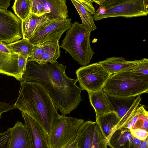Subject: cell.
Segmentation results:
<instances>
[{
    "mask_svg": "<svg viewBox=\"0 0 148 148\" xmlns=\"http://www.w3.org/2000/svg\"><path fill=\"white\" fill-rule=\"evenodd\" d=\"M14 109V104H10L4 102L0 101V119L2 117V114L4 112L10 111Z\"/></svg>",
    "mask_w": 148,
    "mask_h": 148,
    "instance_id": "30",
    "label": "cell"
},
{
    "mask_svg": "<svg viewBox=\"0 0 148 148\" xmlns=\"http://www.w3.org/2000/svg\"><path fill=\"white\" fill-rule=\"evenodd\" d=\"M50 21L44 14L38 16L30 14L22 21L23 38L28 40Z\"/></svg>",
    "mask_w": 148,
    "mask_h": 148,
    "instance_id": "17",
    "label": "cell"
},
{
    "mask_svg": "<svg viewBox=\"0 0 148 148\" xmlns=\"http://www.w3.org/2000/svg\"><path fill=\"white\" fill-rule=\"evenodd\" d=\"M133 71L141 75L148 76V59L144 58L131 69Z\"/></svg>",
    "mask_w": 148,
    "mask_h": 148,
    "instance_id": "26",
    "label": "cell"
},
{
    "mask_svg": "<svg viewBox=\"0 0 148 148\" xmlns=\"http://www.w3.org/2000/svg\"><path fill=\"white\" fill-rule=\"evenodd\" d=\"M107 95L114 111L117 114L120 119L129 111L136 99V96L121 97Z\"/></svg>",
    "mask_w": 148,
    "mask_h": 148,
    "instance_id": "21",
    "label": "cell"
},
{
    "mask_svg": "<svg viewBox=\"0 0 148 148\" xmlns=\"http://www.w3.org/2000/svg\"><path fill=\"white\" fill-rule=\"evenodd\" d=\"M75 137L71 138L68 143L61 148H79L75 140Z\"/></svg>",
    "mask_w": 148,
    "mask_h": 148,
    "instance_id": "32",
    "label": "cell"
},
{
    "mask_svg": "<svg viewBox=\"0 0 148 148\" xmlns=\"http://www.w3.org/2000/svg\"><path fill=\"white\" fill-rule=\"evenodd\" d=\"M71 19L51 21L40 29L29 39L33 45L59 41L62 35L72 25Z\"/></svg>",
    "mask_w": 148,
    "mask_h": 148,
    "instance_id": "10",
    "label": "cell"
},
{
    "mask_svg": "<svg viewBox=\"0 0 148 148\" xmlns=\"http://www.w3.org/2000/svg\"><path fill=\"white\" fill-rule=\"evenodd\" d=\"M10 137L8 148H31L25 124L18 121L8 129Z\"/></svg>",
    "mask_w": 148,
    "mask_h": 148,
    "instance_id": "16",
    "label": "cell"
},
{
    "mask_svg": "<svg viewBox=\"0 0 148 148\" xmlns=\"http://www.w3.org/2000/svg\"><path fill=\"white\" fill-rule=\"evenodd\" d=\"M119 120L114 111L96 116V121L108 141Z\"/></svg>",
    "mask_w": 148,
    "mask_h": 148,
    "instance_id": "20",
    "label": "cell"
},
{
    "mask_svg": "<svg viewBox=\"0 0 148 148\" xmlns=\"http://www.w3.org/2000/svg\"><path fill=\"white\" fill-rule=\"evenodd\" d=\"M3 43L2 42H1L0 40V43Z\"/></svg>",
    "mask_w": 148,
    "mask_h": 148,
    "instance_id": "35",
    "label": "cell"
},
{
    "mask_svg": "<svg viewBox=\"0 0 148 148\" xmlns=\"http://www.w3.org/2000/svg\"><path fill=\"white\" fill-rule=\"evenodd\" d=\"M84 119L67 117L62 114L56 118L52 126L48 138L50 148H61L76 136Z\"/></svg>",
    "mask_w": 148,
    "mask_h": 148,
    "instance_id": "6",
    "label": "cell"
},
{
    "mask_svg": "<svg viewBox=\"0 0 148 148\" xmlns=\"http://www.w3.org/2000/svg\"><path fill=\"white\" fill-rule=\"evenodd\" d=\"M75 73L81 87L88 92L102 89L112 75L97 62L82 66L76 71Z\"/></svg>",
    "mask_w": 148,
    "mask_h": 148,
    "instance_id": "7",
    "label": "cell"
},
{
    "mask_svg": "<svg viewBox=\"0 0 148 148\" xmlns=\"http://www.w3.org/2000/svg\"><path fill=\"white\" fill-rule=\"evenodd\" d=\"M71 1L78 12L82 20V24L91 32L97 28L92 14L84 6L79 0Z\"/></svg>",
    "mask_w": 148,
    "mask_h": 148,
    "instance_id": "23",
    "label": "cell"
},
{
    "mask_svg": "<svg viewBox=\"0 0 148 148\" xmlns=\"http://www.w3.org/2000/svg\"><path fill=\"white\" fill-rule=\"evenodd\" d=\"M30 14L41 16L48 13L42 0H29Z\"/></svg>",
    "mask_w": 148,
    "mask_h": 148,
    "instance_id": "25",
    "label": "cell"
},
{
    "mask_svg": "<svg viewBox=\"0 0 148 148\" xmlns=\"http://www.w3.org/2000/svg\"><path fill=\"white\" fill-rule=\"evenodd\" d=\"M6 45L13 53L28 58L32 55L34 46L28 40L23 38Z\"/></svg>",
    "mask_w": 148,
    "mask_h": 148,
    "instance_id": "22",
    "label": "cell"
},
{
    "mask_svg": "<svg viewBox=\"0 0 148 148\" xmlns=\"http://www.w3.org/2000/svg\"><path fill=\"white\" fill-rule=\"evenodd\" d=\"M6 44L0 43V74L14 77L21 82L23 74L18 65V55L13 53Z\"/></svg>",
    "mask_w": 148,
    "mask_h": 148,
    "instance_id": "13",
    "label": "cell"
},
{
    "mask_svg": "<svg viewBox=\"0 0 148 148\" xmlns=\"http://www.w3.org/2000/svg\"><path fill=\"white\" fill-rule=\"evenodd\" d=\"M130 131L133 136L142 141H144L148 138V131L145 130L137 129Z\"/></svg>",
    "mask_w": 148,
    "mask_h": 148,
    "instance_id": "27",
    "label": "cell"
},
{
    "mask_svg": "<svg viewBox=\"0 0 148 148\" xmlns=\"http://www.w3.org/2000/svg\"><path fill=\"white\" fill-rule=\"evenodd\" d=\"M28 134L31 148H50L48 136L40 125L27 114L21 112Z\"/></svg>",
    "mask_w": 148,
    "mask_h": 148,
    "instance_id": "12",
    "label": "cell"
},
{
    "mask_svg": "<svg viewBox=\"0 0 148 148\" xmlns=\"http://www.w3.org/2000/svg\"><path fill=\"white\" fill-rule=\"evenodd\" d=\"M102 90L111 96H137L148 92V76L135 73L132 70L111 75Z\"/></svg>",
    "mask_w": 148,
    "mask_h": 148,
    "instance_id": "3",
    "label": "cell"
},
{
    "mask_svg": "<svg viewBox=\"0 0 148 148\" xmlns=\"http://www.w3.org/2000/svg\"><path fill=\"white\" fill-rule=\"evenodd\" d=\"M22 21L11 11L0 9V40L7 44L22 38Z\"/></svg>",
    "mask_w": 148,
    "mask_h": 148,
    "instance_id": "9",
    "label": "cell"
},
{
    "mask_svg": "<svg viewBox=\"0 0 148 148\" xmlns=\"http://www.w3.org/2000/svg\"><path fill=\"white\" fill-rule=\"evenodd\" d=\"M139 148H148V138L143 141Z\"/></svg>",
    "mask_w": 148,
    "mask_h": 148,
    "instance_id": "34",
    "label": "cell"
},
{
    "mask_svg": "<svg viewBox=\"0 0 148 148\" xmlns=\"http://www.w3.org/2000/svg\"><path fill=\"white\" fill-rule=\"evenodd\" d=\"M88 93L90 102L95 111L96 116L114 111L107 95L102 89Z\"/></svg>",
    "mask_w": 148,
    "mask_h": 148,
    "instance_id": "19",
    "label": "cell"
},
{
    "mask_svg": "<svg viewBox=\"0 0 148 148\" xmlns=\"http://www.w3.org/2000/svg\"><path fill=\"white\" fill-rule=\"evenodd\" d=\"M91 32L82 24L75 21L67 30L60 46L83 66L90 64L95 53L90 43Z\"/></svg>",
    "mask_w": 148,
    "mask_h": 148,
    "instance_id": "4",
    "label": "cell"
},
{
    "mask_svg": "<svg viewBox=\"0 0 148 148\" xmlns=\"http://www.w3.org/2000/svg\"><path fill=\"white\" fill-rule=\"evenodd\" d=\"M10 137V133L8 129L0 133V148H8Z\"/></svg>",
    "mask_w": 148,
    "mask_h": 148,
    "instance_id": "28",
    "label": "cell"
},
{
    "mask_svg": "<svg viewBox=\"0 0 148 148\" xmlns=\"http://www.w3.org/2000/svg\"><path fill=\"white\" fill-rule=\"evenodd\" d=\"M15 108L36 121L49 136L55 120L59 115L51 97L41 85L35 82L21 83Z\"/></svg>",
    "mask_w": 148,
    "mask_h": 148,
    "instance_id": "2",
    "label": "cell"
},
{
    "mask_svg": "<svg viewBox=\"0 0 148 148\" xmlns=\"http://www.w3.org/2000/svg\"><path fill=\"white\" fill-rule=\"evenodd\" d=\"M0 133H1V132H0Z\"/></svg>",
    "mask_w": 148,
    "mask_h": 148,
    "instance_id": "36",
    "label": "cell"
},
{
    "mask_svg": "<svg viewBox=\"0 0 148 148\" xmlns=\"http://www.w3.org/2000/svg\"><path fill=\"white\" fill-rule=\"evenodd\" d=\"M79 1L92 15H93L95 13V9L93 5V0H79Z\"/></svg>",
    "mask_w": 148,
    "mask_h": 148,
    "instance_id": "31",
    "label": "cell"
},
{
    "mask_svg": "<svg viewBox=\"0 0 148 148\" xmlns=\"http://www.w3.org/2000/svg\"><path fill=\"white\" fill-rule=\"evenodd\" d=\"M48 13L44 14L50 21L64 20L69 17L66 0H42Z\"/></svg>",
    "mask_w": 148,
    "mask_h": 148,
    "instance_id": "18",
    "label": "cell"
},
{
    "mask_svg": "<svg viewBox=\"0 0 148 148\" xmlns=\"http://www.w3.org/2000/svg\"><path fill=\"white\" fill-rule=\"evenodd\" d=\"M34 45L32 53L28 58V61L35 62L41 65L58 62L57 59L60 56L61 53L58 41Z\"/></svg>",
    "mask_w": 148,
    "mask_h": 148,
    "instance_id": "11",
    "label": "cell"
},
{
    "mask_svg": "<svg viewBox=\"0 0 148 148\" xmlns=\"http://www.w3.org/2000/svg\"><path fill=\"white\" fill-rule=\"evenodd\" d=\"M18 65L19 69L23 75L25 73L27 64V63L28 58L21 55H18Z\"/></svg>",
    "mask_w": 148,
    "mask_h": 148,
    "instance_id": "29",
    "label": "cell"
},
{
    "mask_svg": "<svg viewBox=\"0 0 148 148\" xmlns=\"http://www.w3.org/2000/svg\"><path fill=\"white\" fill-rule=\"evenodd\" d=\"M75 140L79 148H107L108 141L95 121H84L78 128Z\"/></svg>",
    "mask_w": 148,
    "mask_h": 148,
    "instance_id": "8",
    "label": "cell"
},
{
    "mask_svg": "<svg viewBox=\"0 0 148 148\" xmlns=\"http://www.w3.org/2000/svg\"><path fill=\"white\" fill-rule=\"evenodd\" d=\"M99 5L92 16L94 21L106 18H126L147 16V0H92Z\"/></svg>",
    "mask_w": 148,
    "mask_h": 148,
    "instance_id": "5",
    "label": "cell"
},
{
    "mask_svg": "<svg viewBox=\"0 0 148 148\" xmlns=\"http://www.w3.org/2000/svg\"><path fill=\"white\" fill-rule=\"evenodd\" d=\"M141 60L128 61L122 57H112L97 63L111 74L130 70L137 65Z\"/></svg>",
    "mask_w": 148,
    "mask_h": 148,
    "instance_id": "15",
    "label": "cell"
},
{
    "mask_svg": "<svg viewBox=\"0 0 148 148\" xmlns=\"http://www.w3.org/2000/svg\"><path fill=\"white\" fill-rule=\"evenodd\" d=\"M11 0H0V9L7 10L10 5Z\"/></svg>",
    "mask_w": 148,
    "mask_h": 148,
    "instance_id": "33",
    "label": "cell"
},
{
    "mask_svg": "<svg viewBox=\"0 0 148 148\" xmlns=\"http://www.w3.org/2000/svg\"><path fill=\"white\" fill-rule=\"evenodd\" d=\"M66 68L58 62L41 65L28 61L20 84L35 82L40 84L47 90L62 114H70L82 101L83 89L77 85V79L66 75Z\"/></svg>",
    "mask_w": 148,
    "mask_h": 148,
    "instance_id": "1",
    "label": "cell"
},
{
    "mask_svg": "<svg viewBox=\"0 0 148 148\" xmlns=\"http://www.w3.org/2000/svg\"><path fill=\"white\" fill-rule=\"evenodd\" d=\"M12 8L16 15L23 21L30 14L29 0H15Z\"/></svg>",
    "mask_w": 148,
    "mask_h": 148,
    "instance_id": "24",
    "label": "cell"
},
{
    "mask_svg": "<svg viewBox=\"0 0 148 148\" xmlns=\"http://www.w3.org/2000/svg\"><path fill=\"white\" fill-rule=\"evenodd\" d=\"M143 141L133 136L130 129L122 127L112 133L108 145L111 148H139Z\"/></svg>",
    "mask_w": 148,
    "mask_h": 148,
    "instance_id": "14",
    "label": "cell"
}]
</instances>
